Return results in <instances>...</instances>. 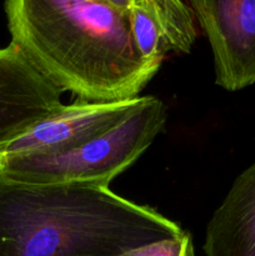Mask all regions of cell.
Instances as JSON below:
<instances>
[{"mask_svg": "<svg viewBox=\"0 0 255 256\" xmlns=\"http://www.w3.org/2000/svg\"><path fill=\"white\" fill-rule=\"evenodd\" d=\"M12 42L62 92L82 102L139 96L160 64L142 59L126 12L92 0H5Z\"/></svg>", "mask_w": 255, "mask_h": 256, "instance_id": "cell-1", "label": "cell"}, {"mask_svg": "<svg viewBox=\"0 0 255 256\" xmlns=\"http://www.w3.org/2000/svg\"><path fill=\"white\" fill-rule=\"evenodd\" d=\"M184 234L158 210L109 186L0 178V256H115Z\"/></svg>", "mask_w": 255, "mask_h": 256, "instance_id": "cell-2", "label": "cell"}, {"mask_svg": "<svg viewBox=\"0 0 255 256\" xmlns=\"http://www.w3.org/2000/svg\"><path fill=\"white\" fill-rule=\"evenodd\" d=\"M166 122V108L154 96L142 102L108 132L62 152L2 155L0 178L22 184L109 186L152 145Z\"/></svg>", "mask_w": 255, "mask_h": 256, "instance_id": "cell-3", "label": "cell"}, {"mask_svg": "<svg viewBox=\"0 0 255 256\" xmlns=\"http://www.w3.org/2000/svg\"><path fill=\"white\" fill-rule=\"evenodd\" d=\"M212 46L215 82L228 92L255 84V0H189Z\"/></svg>", "mask_w": 255, "mask_h": 256, "instance_id": "cell-4", "label": "cell"}, {"mask_svg": "<svg viewBox=\"0 0 255 256\" xmlns=\"http://www.w3.org/2000/svg\"><path fill=\"white\" fill-rule=\"evenodd\" d=\"M62 92L9 44L0 49V155L62 106Z\"/></svg>", "mask_w": 255, "mask_h": 256, "instance_id": "cell-5", "label": "cell"}, {"mask_svg": "<svg viewBox=\"0 0 255 256\" xmlns=\"http://www.w3.org/2000/svg\"><path fill=\"white\" fill-rule=\"evenodd\" d=\"M142 96L120 102H79L62 105L12 142L2 155L52 154L78 146L124 120ZM0 155V156H2Z\"/></svg>", "mask_w": 255, "mask_h": 256, "instance_id": "cell-6", "label": "cell"}, {"mask_svg": "<svg viewBox=\"0 0 255 256\" xmlns=\"http://www.w3.org/2000/svg\"><path fill=\"white\" fill-rule=\"evenodd\" d=\"M128 18L135 46L152 64L169 52H189L196 39L194 14L182 0H134Z\"/></svg>", "mask_w": 255, "mask_h": 256, "instance_id": "cell-7", "label": "cell"}, {"mask_svg": "<svg viewBox=\"0 0 255 256\" xmlns=\"http://www.w3.org/2000/svg\"><path fill=\"white\" fill-rule=\"evenodd\" d=\"M206 256H255V162L235 179L206 226Z\"/></svg>", "mask_w": 255, "mask_h": 256, "instance_id": "cell-8", "label": "cell"}, {"mask_svg": "<svg viewBox=\"0 0 255 256\" xmlns=\"http://www.w3.org/2000/svg\"><path fill=\"white\" fill-rule=\"evenodd\" d=\"M115 256H195V252L192 235L185 232L182 236L158 240Z\"/></svg>", "mask_w": 255, "mask_h": 256, "instance_id": "cell-9", "label": "cell"}, {"mask_svg": "<svg viewBox=\"0 0 255 256\" xmlns=\"http://www.w3.org/2000/svg\"><path fill=\"white\" fill-rule=\"evenodd\" d=\"M92 2H102V4L109 5V6L115 8V9H119L122 10V12H128V10H129V8L132 6L134 0H92Z\"/></svg>", "mask_w": 255, "mask_h": 256, "instance_id": "cell-10", "label": "cell"}]
</instances>
